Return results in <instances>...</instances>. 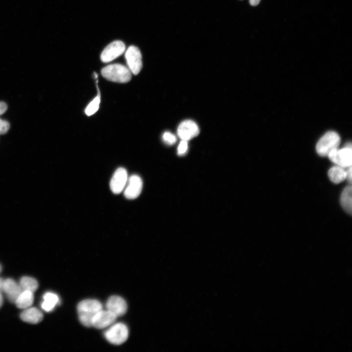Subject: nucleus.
Returning <instances> with one entry per match:
<instances>
[{"instance_id": "14", "label": "nucleus", "mask_w": 352, "mask_h": 352, "mask_svg": "<svg viewBox=\"0 0 352 352\" xmlns=\"http://www.w3.org/2000/svg\"><path fill=\"white\" fill-rule=\"evenodd\" d=\"M21 319L26 323L36 324L40 323L43 319V314L39 309L35 307H29L21 313Z\"/></svg>"}, {"instance_id": "1", "label": "nucleus", "mask_w": 352, "mask_h": 352, "mask_svg": "<svg viewBox=\"0 0 352 352\" xmlns=\"http://www.w3.org/2000/svg\"><path fill=\"white\" fill-rule=\"evenodd\" d=\"M102 308V304L96 299H88L81 301L77 307L80 322L85 327H91L93 317Z\"/></svg>"}, {"instance_id": "12", "label": "nucleus", "mask_w": 352, "mask_h": 352, "mask_svg": "<svg viewBox=\"0 0 352 352\" xmlns=\"http://www.w3.org/2000/svg\"><path fill=\"white\" fill-rule=\"evenodd\" d=\"M106 307L117 317L125 314L127 310V304L125 300L120 296L113 295L109 298Z\"/></svg>"}, {"instance_id": "19", "label": "nucleus", "mask_w": 352, "mask_h": 352, "mask_svg": "<svg viewBox=\"0 0 352 352\" xmlns=\"http://www.w3.org/2000/svg\"><path fill=\"white\" fill-rule=\"evenodd\" d=\"M19 285L23 291L34 292L38 288L39 285L37 281L33 277L23 276L20 280Z\"/></svg>"}, {"instance_id": "7", "label": "nucleus", "mask_w": 352, "mask_h": 352, "mask_svg": "<svg viewBox=\"0 0 352 352\" xmlns=\"http://www.w3.org/2000/svg\"><path fill=\"white\" fill-rule=\"evenodd\" d=\"M125 49V45L122 41H113L104 48L101 54V60L103 63L111 62L122 55Z\"/></svg>"}, {"instance_id": "29", "label": "nucleus", "mask_w": 352, "mask_h": 352, "mask_svg": "<svg viewBox=\"0 0 352 352\" xmlns=\"http://www.w3.org/2000/svg\"><path fill=\"white\" fill-rule=\"evenodd\" d=\"M1 270H2V267H1V265L0 264V273L1 271Z\"/></svg>"}, {"instance_id": "17", "label": "nucleus", "mask_w": 352, "mask_h": 352, "mask_svg": "<svg viewBox=\"0 0 352 352\" xmlns=\"http://www.w3.org/2000/svg\"><path fill=\"white\" fill-rule=\"evenodd\" d=\"M352 186H347L343 190L340 197V203L343 209L351 215L352 211Z\"/></svg>"}, {"instance_id": "10", "label": "nucleus", "mask_w": 352, "mask_h": 352, "mask_svg": "<svg viewBox=\"0 0 352 352\" xmlns=\"http://www.w3.org/2000/svg\"><path fill=\"white\" fill-rule=\"evenodd\" d=\"M128 179V173L126 169L122 167L117 169L110 181V188L111 191L115 194H118L122 192L126 185Z\"/></svg>"}, {"instance_id": "21", "label": "nucleus", "mask_w": 352, "mask_h": 352, "mask_svg": "<svg viewBox=\"0 0 352 352\" xmlns=\"http://www.w3.org/2000/svg\"><path fill=\"white\" fill-rule=\"evenodd\" d=\"M162 138L164 142L169 145L175 144L177 140L176 135L168 131L163 133Z\"/></svg>"}, {"instance_id": "5", "label": "nucleus", "mask_w": 352, "mask_h": 352, "mask_svg": "<svg viewBox=\"0 0 352 352\" xmlns=\"http://www.w3.org/2000/svg\"><path fill=\"white\" fill-rule=\"evenodd\" d=\"M329 159L337 165L344 168L352 166V151L351 144L348 143L345 147L336 149L328 155Z\"/></svg>"}, {"instance_id": "18", "label": "nucleus", "mask_w": 352, "mask_h": 352, "mask_svg": "<svg viewBox=\"0 0 352 352\" xmlns=\"http://www.w3.org/2000/svg\"><path fill=\"white\" fill-rule=\"evenodd\" d=\"M34 301L33 293L23 291L15 302L16 306L21 309H26L31 307Z\"/></svg>"}, {"instance_id": "15", "label": "nucleus", "mask_w": 352, "mask_h": 352, "mask_svg": "<svg viewBox=\"0 0 352 352\" xmlns=\"http://www.w3.org/2000/svg\"><path fill=\"white\" fill-rule=\"evenodd\" d=\"M44 301L41 304L42 308L46 312L52 311L57 304L60 303L58 296L53 292H47L43 296Z\"/></svg>"}, {"instance_id": "23", "label": "nucleus", "mask_w": 352, "mask_h": 352, "mask_svg": "<svg viewBox=\"0 0 352 352\" xmlns=\"http://www.w3.org/2000/svg\"><path fill=\"white\" fill-rule=\"evenodd\" d=\"M10 128L9 123L0 118V135L6 133Z\"/></svg>"}, {"instance_id": "3", "label": "nucleus", "mask_w": 352, "mask_h": 352, "mask_svg": "<svg viewBox=\"0 0 352 352\" xmlns=\"http://www.w3.org/2000/svg\"><path fill=\"white\" fill-rule=\"evenodd\" d=\"M340 142V138L338 133L333 131H329L317 142L316 146V152L320 156H328L331 151L338 148Z\"/></svg>"}, {"instance_id": "8", "label": "nucleus", "mask_w": 352, "mask_h": 352, "mask_svg": "<svg viewBox=\"0 0 352 352\" xmlns=\"http://www.w3.org/2000/svg\"><path fill=\"white\" fill-rule=\"evenodd\" d=\"M199 133V129L197 123L192 120H185L178 126L177 134L181 140L189 141L197 136Z\"/></svg>"}, {"instance_id": "2", "label": "nucleus", "mask_w": 352, "mask_h": 352, "mask_svg": "<svg viewBox=\"0 0 352 352\" xmlns=\"http://www.w3.org/2000/svg\"><path fill=\"white\" fill-rule=\"evenodd\" d=\"M102 76L108 80L125 83L131 79V72L128 67L119 64L110 65L101 70Z\"/></svg>"}, {"instance_id": "9", "label": "nucleus", "mask_w": 352, "mask_h": 352, "mask_svg": "<svg viewBox=\"0 0 352 352\" xmlns=\"http://www.w3.org/2000/svg\"><path fill=\"white\" fill-rule=\"evenodd\" d=\"M142 185V180L139 176L136 175H132L128 177L124 189L125 197L130 199L136 198L141 192Z\"/></svg>"}, {"instance_id": "24", "label": "nucleus", "mask_w": 352, "mask_h": 352, "mask_svg": "<svg viewBox=\"0 0 352 352\" xmlns=\"http://www.w3.org/2000/svg\"><path fill=\"white\" fill-rule=\"evenodd\" d=\"M352 166L348 168L347 170L346 179L349 182L350 184L352 183Z\"/></svg>"}, {"instance_id": "27", "label": "nucleus", "mask_w": 352, "mask_h": 352, "mask_svg": "<svg viewBox=\"0 0 352 352\" xmlns=\"http://www.w3.org/2000/svg\"><path fill=\"white\" fill-rule=\"evenodd\" d=\"M4 279H3L1 278H0V292L1 293L3 292V283H4Z\"/></svg>"}, {"instance_id": "22", "label": "nucleus", "mask_w": 352, "mask_h": 352, "mask_svg": "<svg viewBox=\"0 0 352 352\" xmlns=\"http://www.w3.org/2000/svg\"><path fill=\"white\" fill-rule=\"evenodd\" d=\"M188 141L181 140L177 147V154L179 155L185 154L188 150Z\"/></svg>"}, {"instance_id": "26", "label": "nucleus", "mask_w": 352, "mask_h": 352, "mask_svg": "<svg viewBox=\"0 0 352 352\" xmlns=\"http://www.w3.org/2000/svg\"><path fill=\"white\" fill-rule=\"evenodd\" d=\"M249 3L252 6H256L258 5L261 0H249Z\"/></svg>"}, {"instance_id": "16", "label": "nucleus", "mask_w": 352, "mask_h": 352, "mask_svg": "<svg viewBox=\"0 0 352 352\" xmlns=\"http://www.w3.org/2000/svg\"><path fill=\"white\" fill-rule=\"evenodd\" d=\"M347 170L338 165L331 167L328 171V176L333 183L338 184L346 179Z\"/></svg>"}, {"instance_id": "28", "label": "nucleus", "mask_w": 352, "mask_h": 352, "mask_svg": "<svg viewBox=\"0 0 352 352\" xmlns=\"http://www.w3.org/2000/svg\"><path fill=\"white\" fill-rule=\"evenodd\" d=\"M3 304V298L1 295V293L0 292V308Z\"/></svg>"}, {"instance_id": "11", "label": "nucleus", "mask_w": 352, "mask_h": 352, "mask_svg": "<svg viewBox=\"0 0 352 352\" xmlns=\"http://www.w3.org/2000/svg\"><path fill=\"white\" fill-rule=\"evenodd\" d=\"M117 316L111 311L101 309L93 317L92 326L98 329H102L111 326L116 321Z\"/></svg>"}, {"instance_id": "25", "label": "nucleus", "mask_w": 352, "mask_h": 352, "mask_svg": "<svg viewBox=\"0 0 352 352\" xmlns=\"http://www.w3.org/2000/svg\"><path fill=\"white\" fill-rule=\"evenodd\" d=\"M7 109V104L4 102L0 101V115L4 113Z\"/></svg>"}, {"instance_id": "6", "label": "nucleus", "mask_w": 352, "mask_h": 352, "mask_svg": "<svg viewBox=\"0 0 352 352\" xmlns=\"http://www.w3.org/2000/svg\"><path fill=\"white\" fill-rule=\"evenodd\" d=\"M125 57L128 67L131 73L138 74L142 67V55L139 48L134 45L129 46L125 52Z\"/></svg>"}, {"instance_id": "20", "label": "nucleus", "mask_w": 352, "mask_h": 352, "mask_svg": "<svg viewBox=\"0 0 352 352\" xmlns=\"http://www.w3.org/2000/svg\"><path fill=\"white\" fill-rule=\"evenodd\" d=\"M100 103V97L97 96L87 106L85 110L86 114L90 116L95 113L98 110Z\"/></svg>"}, {"instance_id": "4", "label": "nucleus", "mask_w": 352, "mask_h": 352, "mask_svg": "<svg viewBox=\"0 0 352 352\" xmlns=\"http://www.w3.org/2000/svg\"><path fill=\"white\" fill-rule=\"evenodd\" d=\"M129 330L127 326L122 323L113 324L104 332L105 338L110 343L120 345L128 339Z\"/></svg>"}, {"instance_id": "13", "label": "nucleus", "mask_w": 352, "mask_h": 352, "mask_svg": "<svg viewBox=\"0 0 352 352\" xmlns=\"http://www.w3.org/2000/svg\"><path fill=\"white\" fill-rule=\"evenodd\" d=\"M22 291L19 284L13 279L7 278L4 280L3 292L11 302L15 303Z\"/></svg>"}]
</instances>
